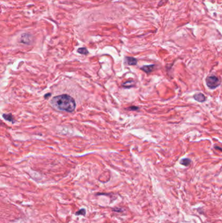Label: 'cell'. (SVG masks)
<instances>
[{
	"label": "cell",
	"mask_w": 222,
	"mask_h": 223,
	"mask_svg": "<svg viewBox=\"0 0 222 223\" xmlns=\"http://www.w3.org/2000/svg\"><path fill=\"white\" fill-rule=\"evenodd\" d=\"M50 104L58 110L69 112H72L76 108L74 99L68 95H60L54 97L50 101Z\"/></svg>",
	"instance_id": "6da1fadb"
},
{
	"label": "cell",
	"mask_w": 222,
	"mask_h": 223,
	"mask_svg": "<svg viewBox=\"0 0 222 223\" xmlns=\"http://www.w3.org/2000/svg\"><path fill=\"white\" fill-rule=\"evenodd\" d=\"M207 86L211 90L218 88L221 83V80L216 76H209L206 79Z\"/></svg>",
	"instance_id": "7a4b0ae2"
},
{
	"label": "cell",
	"mask_w": 222,
	"mask_h": 223,
	"mask_svg": "<svg viewBox=\"0 0 222 223\" xmlns=\"http://www.w3.org/2000/svg\"><path fill=\"white\" fill-rule=\"evenodd\" d=\"M33 41V36L28 33H22L19 39V42L22 44H30Z\"/></svg>",
	"instance_id": "3957f363"
},
{
	"label": "cell",
	"mask_w": 222,
	"mask_h": 223,
	"mask_svg": "<svg viewBox=\"0 0 222 223\" xmlns=\"http://www.w3.org/2000/svg\"><path fill=\"white\" fill-rule=\"evenodd\" d=\"M193 98H194L195 101H198L199 102H203L206 101V97H205L204 95L201 93H198L195 94L194 95H193Z\"/></svg>",
	"instance_id": "277c9868"
},
{
	"label": "cell",
	"mask_w": 222,
	"mask_h": 223,
	"mask_svg": "<svg viewBox=\"0 0 222 223\" xmlns=\"http://www.w3.org/2000/svg\"><path fill=\"white\" fill-rule=\"evenodd\" d=\"M125 61L129 65H136L137 63V59L132 57H126Z\"/></svg>",
	"instance_id": "5b68a950"
},
{
	"label": "cell",
	"mask_w": 222,
	"mask_h": 223,
	"mask_svg": "<svg viewBox=\"0 0 222 223\" xmlns=\"http://www.w3.org/2000/svg\"><path fill=\"white\" fill-rule=\"evenodd\" d=\"M154 67H155V65H154V64H153V65H150L143 66V67H142L141 68V69L142 71L145 72L146 73L149 74V73H151L152 71H153Z\"/></svg>",
	"instance_id": "8992f818"
},
{
	"label": "cell",
	"mask_w": 222,
	"mask_h": 223,
	"mask_svg": "<svg viewBox=\"0 0 222 223\" xmlns=\"http://www.w3.org/2000/svg\"><path fill=\"white\" fill-rule=\"evenodd\" d=\"M3 117H4V118L5 119H6V120L8 121H10V122H12V123H14V121H15V120H14V119H13V115L11 114H4V115H3Z\"/></svg>",
	"instance_id": "52a82bcc"
},
{
	"label": "cell",
	"mask_w": 222,
	"mask_h": 223,
	"mask_svg": "<svg viewBox=\"0 0 222 223\" xmlns=\"http://www.w3.org/2000/svg\"><path fill=\"white\" fill-rule=\"evenodd\" d=\"M190 163H191V160L189 159V158H183V159H182L181 161H180V164L185 166H189Z\"/></svg>",
	"instance_id": "ba28073f"
},
{
	"label": "cell",
	"mask_w": 222,
	"mask_h": 223,
	"mask_svg": "<svg viewBox=\"0 0 222 223\" xmlns=\"http://www.w3.org/2000/svg\"><path fill=\"white\" fill-rule=\"evenodd\" d=\"M134 84H135V82L134 81H132V80H130V81H127V82H125L123 84V86L125 88H131V87H133V86H134Z\"/></svg>",
	"instance_id": "9c48e42d"
},
{
	"label": "cell",
	"mask_w": 222,
	"mask_h": 223,
	"mask_svg": "<svg viewBox=\"0 0 222 223\" xmlns=\"http://www.w3.org/2000/svg\"><path fill=\"white\" fill-rule=\"evenodd\" d=\"M78 52L80 53L81 54H84V55H87L89 53L88 50H87L86 48H80L78 49Z\"/></svg>",
	"instance_id": "30bf717a"
},
{
	"label": "cell",
	"mask_w": 222,
	"mask_h": 223,
	"mask_svg": "<svg viewBox=\"0 0 222 223\" xmlns=\"http://www.w3.org/2000/svg\"><path fill=\"white\" fill-rule=\"evenodd\" d=\"M85 213H86V211L85 209H81L80 210H79L76 213V215H85Z\"/></svg>",
	"instance_id": "8fae6325"
},
{
	"label": "cell",
	"mask_w": 222,
	"mask_h": 223,
	"mask_svg": "<svg viewBox=\"0 0 222 223\" xmlns=\"http://www.w3.org/2000/svg\"><path fill=\"white\" fill-rule=\"evenodd\" d=\"M129 110H139V107H130V108H128Z\"/></svg>",
	"instance_id": "7c38bea8"
},
{
	"label": "cell",
	"mask_w": 222,
	"mask_h": 223,
	"mask_svg": "<svg viewBox=\"0 0 222 223\" xmlns=\"http://www.w3.org/2000/svg\"><path fill=\"white\" fill-rule=\"evenodd\" d=\"M214 148H215L216 149H218V150H220V151H222V149L221 148V147H219V146H214Z\"/></svg>",
	"instance_id": "4fadbf2b"
},
{
	"label": "cell",
	"mask_w": 222,
	"mask_h": 223,
	"mask_svg": "<svg viewBox=\"0 0 222 223\" xmlns=\"http://www.w3.org/2000/svg\"><path fill=\"white\" fill-rule=\"evenodd\" d=\"M51 95V93H48V94H46L44 95V98L46 99V98H48V97Z\"/></svg>",
	"instance_id": "5bb4252c"
}]
</instances>
